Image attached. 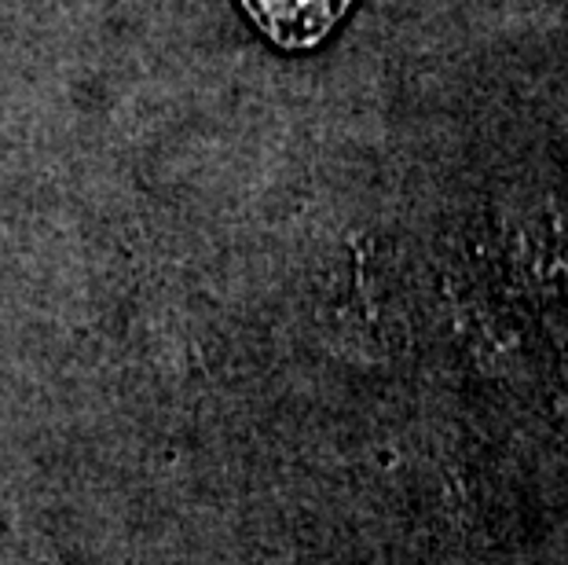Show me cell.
Wrapping results in <instances>:
<instances>
[{
	"label": "cell",
	"instance_id": "obj_1",
	"mask_svg": "<svg viewBox=\"0 0 568 565\" xmlns=\"http://www.w3.org/2000/svg\"><path fill=\"white\" fill-rule=\"evenodd\" d=\"M253 22L286 48H308L337 27L353 0H243Z\"/></svg>",
	"mask_w": 568,
	"mask_h": 565
}]
</instances>
